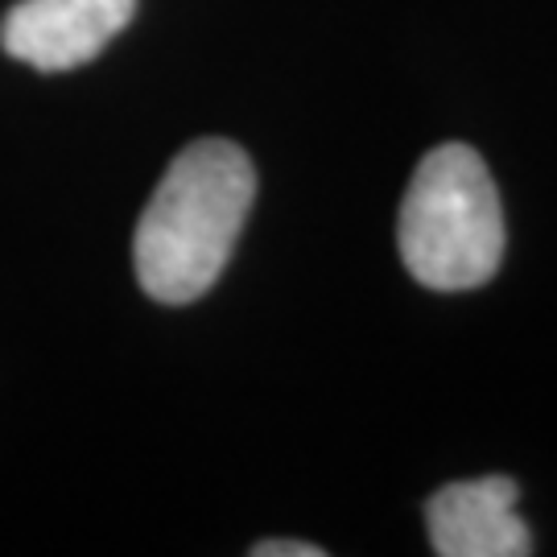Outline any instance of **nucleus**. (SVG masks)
I'll return each instance as SVG.
<instances>
[{
  "label": "nucleus",
  "mask_w": 557,
  "mask_h": 557,
  "mask_svg": "<svg viewBox=\"0 0 557 557\" xmlns=\"http://www.w3.org/2000/svg\"><path fill=\"white\" fill-rule=\"evenodd\" d=\"M257 199V170L236 140H190L161 174L133 236L140 289L161 306L199 301L227 260Z\"/></svg>",
  "instance_id": "f257e3e1"
},
{
  "label": "nucleus",
  "mask_w": 557,
  "mask_h": 557,
  "mask_svg": "<svg viewBox=\"0 0 557 557\" xmlns=\"http://www.w3.org/2000/svg\"><path fill=\"white\" fill-rule=\"evenodd\" d=\"M504 207L487 161L471 145H434L400 199L397 248L409 277L438 289H479L504 264Z\"/></svg>",
  "instance_id": "f03ea898"
},
{
  "label": "nucleus",
  "mask_w": 557,
  "mask_h": 557,
  "mask_svg": "<svg viewBox=\"0 0 557 557\" xmlns=\"http://www.w3.org/2000/svg\"><path fill=\"white\" fill-rule=\"evenodd\" d=\"M133 13L137 0H21L0 21V46L25 66L59 75L96 59Z\"/></svg>",
  "instance_id": "7ed1b4c3"
},
{
  "label": "nucleus",
  "mask_w": 557,
  "mask_h": 557,
  "mask_svg": "<svg viewBox=\"0 0 557 557\" xmlns=\"http://www.w3.org/2000/svg\"><path fill=\"white\" fill-rule=\"evenodd\" d=\"M520 487L508 475L446 483L425 504V529L438 557H524L533 529L517 517Z\"/></svg>",
  "instance_id": "20e7f679"
},
{
  "label": "nucleus",
  "mask_w": 557,
  "mask_h": 557,
  "mask_svg": "<svg viewBox=\"0 0 557 557\" xmlns=\"http://www.w3.org/2000/svg\"><path fill=\"white\" fill-rule=\"evenodd\" d=\"M326 549H319V545H310V541H257L252 545V557H322Z\"/></svg>",
  "instance_id": "39448f33"
}]
</instances>
